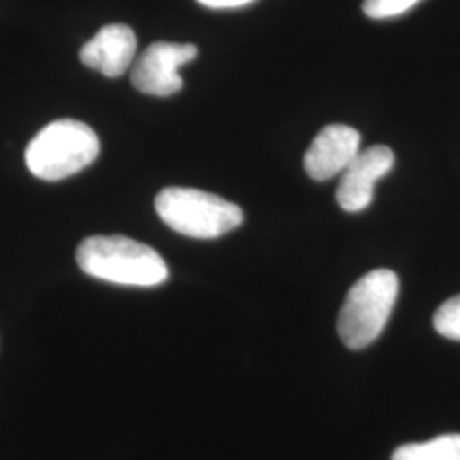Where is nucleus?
Wrapping results in <instances>:
<instances>
[{"label": "nucleus", "instance_id": "f257e3e1", "mask_svg": "<svg viewBox=\"0 0 460 460\" xmlns=\"http://www.w3.org/2000/svg\"><path fill=\"white\" fill-rule=\"evenodd\" d=\"M75 260L85 275L128 287H157L169 277L163 256L125 235H91L77 247Z\"/></svg>", "mask_w": 460, "mask_h": 460}, {"label": "nucleus", "instance_id": "f03ea898", "mask_svg": "<svg viewBox=\"0 0 460 460\" xmlns=\"http://www.w3.org/2000/svg\"><path fill=\"white\" fill-rule=\"evenodd\" d=\"M96 132L77 119H57L36 133L24 152L30 172L43 181H62L99 155Z\"/></svg>", "mask_w": 460, "mask_h": 460}, {"label": "nucleus", "instance_id": "7ed1b4c3", "mask_svg": "<svg viewBox=\"0 0 460 460\" xmlns=\"http://www.w3.org/2000/svg\"><path fill=\"white\" fill-rule=\"evenodd\" d=\"M399 279L393 270L378 268L358 279L348 292L338 317V334L349 349L372 345L394 309Z\"/></svg>", "mask_w": 460, "mask_h": 460}, {"label": "nucleus", "instance_id": "20e7f679", "mask_svg": "<svg viewBox=\"0 0 460 460\" xmlns=\"http://www.w3.org/2000/svg\"><path fill=\"white\" fill-rule=\"evenodd\" d=\"M154 205L165 226L191 239L222 237L244 220L235 203L195 188H164Z\"/></svg>", "mask_w": 460, "mask_h": 460}, {"label": "nucleus", "instance_id": "39448f33", "mask_svg": "<svg viewBox=\"0 0 460 460\" xmlns=\"http://www.w3.org/2000/svg\"><path fill=\"white\" fill-rule=\"evenodd\" d=\"M195 45L157 41L137 58L132 68V84L140 93L167 98L182 89L180 68L197 58Z\"/></svg>", "mask_w": 460, "mask_h": 460}, {"label": "nucleus", "instance_id": "423d86ee", "mask_svg": "<svg viewBox=\"0 0 460 460\" xmlns=\"http://www.w3.org/2000/svg\"><path fill=\"white\" fill-rule=\"evenodd\" d=\"M394 161V152L387 146H372L358 152L338 184V205L348 214L365 210L374 199L376 184L391 172Z\"/></svg>", "mask_w": 460, "mask_h": 460}, {"label": "nucleus", "instance_id": "0eeeda50", "mask_svg": "<svg viewBox=\"0 0 460 460\" xmlns=\"http://www.w3.org/2000/svg\"><path fill=\"white\" fill-rule=\"evenodd\" d=\"M362 137L351 127L329 125L314 138L304 167L314 181H328L341 174L360 152Z\"/></svg>", "mask_w": 460, "mask_h": 460}, {"label": "nucleus", "instance_id": "6e6552de", "mask_svg": "<svg viewBox=\"0 0 460 460\" xmlns=\"http://www.w3.org/2000/svg\"><path fill=\"white\" fill-rule=\"evenodd\" d=\"M137 36L132 28L121 22L101 28L79 51L84 66L98 70L106 77L123 75L135 60Z\"/></svg>", "mask_w": 460, "mask_h": 460}, {"label": "nucleus", "instance_id": "1a4fd4ad", "mask_svg": "<svg viewBox=\"0 0 460 460\" xmlns=\"http://www.w3.org/2000/svg\"><path fill=\"white\" fill-rule=\"evenodd\" d=\"M391 460H460V435H442L428 442L397 447Z\"/></svg>", "mask_w": 460, "mask_h": 460}, {"label": "nucleus", "instance_id": "9d476101", "mask_svg": "<svg viewBox=\"0 0 460 460\" xmlns=\"http://www.w3.org/2000/svg\"><path fill=\"white\" fill-rule=\"evenodd\" d=\"M433 326L447 340L460 341V296L444 302L433 315Z\"/></svg>", "mask_w": 460, "mask_h": 460}, {"label": "nucleus", "instance_id": "9b49d317", "mask_svg": "<svg viewBox=\"0 0 460 460\" xmlns=\"http://www.w3.org/2000/svg\"><path fill=\"white\" fill-rule=\"evenodd\" d=\"M421 0H363V13L370 19H389L411 11Z\"/></svg>", "mask_w": 460, "mask_h": 460}, {"label": "nucleus", "instance_id": "f8f14e48", "mask_svg": "<svg viewBox=\"0 0 460 460\" xmlns=\"http://www.w3.org/2000/svg\"><path fill=\"white\" fill-rule=\"evenodd\" d=\"M198 4L210 7V9H235V7H243L254 0H197Z\"/></svg>", "mask_w": 460, "mask_h": 460}]
</instances>
